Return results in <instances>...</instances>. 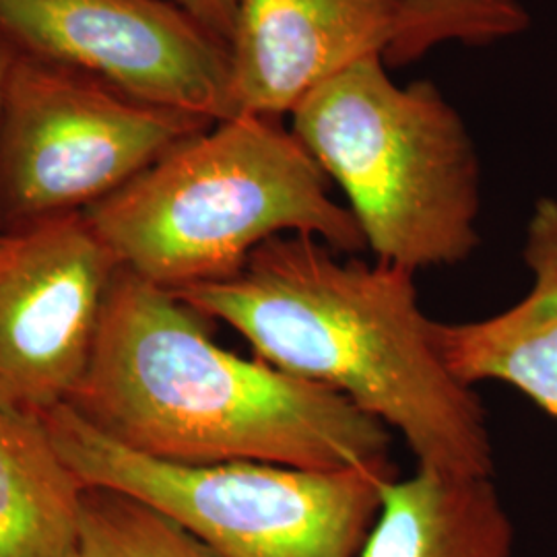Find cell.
<instances>
[{
  "label": "cell",
  "mask_w": 557,
  "mask_h": 557,
  "mask_svg": "<svg viewBox=\"0 0 557 557\" xmlns=\"http://www.w3.org/2000/svg\"><path fill=\"white\" fill-rule=\"evenodd\" d=\"M73 557H221L174 518L108 487L87 485Z\"/></svg>",
  "instance_id": "obj_13"
},
{
  "label": "cell",
  "mask_w": 557,
  "mask_h": 557,
  "mask_svg": "<svg viewBox=\"0 0 557 557\" xmlns=\"http://www.w3.org/2000/svg\"><path fill=\"white\" fill-rule=\"evenodd\" d=\"M168 2L176 4L193 20L199 21L207 32L220 38L225 46L230 44L238 0H168Z\"/></svg>",
  "instance_id": "obj_15"
},
{
  "label": "cell",
  "mask_w": 557,
  "mask_h": 557,
  "mask_svg": "<svg viewBox=\"0 0 557 557\" xmlns=\"http://www.w3.org/2000/svg\"><path fill=\"white\" fill-rule=\"evenodd\" d=\"M292 131L343 190L376 260L418 273L475 252L478 149L432 81L398 85L384 60H363L301 101Z\"/></svg>",
  "instance_id": "obj_4"
},
{
  "label": "cell",
  "mask_w": 557,
  "mask_h": 557,
  "mask_svg": "<svg viewBox=\"0 0 557 557\" xmlns=\"http://www.w3.org/2000/svg\"><path fill=\"white\" fill-rule=\"evenodd\" d=\"M20 54V48L0 29V119H2L4 101H7L9 83H11V77H13V71H15V64H17Z\"/></svg>",
  "instance_id": "obj_16"
},
{
  "label": "cell",
  "mask_w": 557,
  "mask_h": 557,
  "mask_svg": "<svg viewBox=\"0 0 557 557\" xmlns=\"http://www.w3.org/2000/svg\"><path fill=\"white\" fill-rule=\"evenodd\" d=\"M85 490L41 419L0 411V557H73Z\"/></svg>",
  "instance_id": "obj_12"
},
{
  "label": "cell",
  "mask_w": 557,
  "mask_h": 557,
  "mask_svg": "<svg viewBox=\"0 0 557 557\" xmlns=\"http://www.w3.org/2000/svg\"><path fill=\"white\" fill-rule=\"evenodd\" d=\"M23 54L77 69L133 100L232 119L227 46L168 0H0Z\"/></svg>",
  "instance_id": "obj_8"
},
{
  "label": "cell",
  "mask_w": 557,
  "mask_h": 557,
  "mask_svg": "<svg viewBox=\"0 0 557 557\" xmlns=\"http://www.w3.org/2000/svg\"><path fill=\"white\" fill-rule=\"evenodd\" d=\"M213 124L21 52L0 119V220L85 213Z\"/></svg>",
  "instance_id": "obj_6"
},
{
  "label": "cell",
  "mask_w": 557,
  "mask_h": 557,
  "mask_svg": "<svg viewBox=\"0 0 557 557\" xmlns=\"http://www.w3.org/2000/svg\"><path fill=\"white\" fill-rule=\"evenodd\" d=\"M524 262L533 275L517 306L475 322H436V343L467 386L498 380L557 421V199L537 200L527 227Z\"/></svg>",
  "instance_id": "obj_10"
},
{
  "label": "cell",
  "mask_w": 557,
  "mask_h": 557,
  "mask_svg": "<svg viewBox=\"0 0 557 557\" xmlns=\"http://www.w3.org/2000/svg\"><path fill=\"white\" fill-rule=\"evenodd\" d=\"M120 269L163 289L230 277L278 236L366 250L359 223L281 119L239 114L182 140L87 209Z\"/></svg>",
  "instance_id": "obj_3"
},
{
  "label": "cell",
  "mask_w": 557,
  "mask_h": 557,
  "mask_svg": "<svg viewBox=\"0 0 557 557\" xmlns=\"http://www.w3.org/2000/svg\"><path fill=\"white\" fill-rule=\"evenodd\" d=\"M4 239H7V232H0V246L4 244Z\"/></svg>",
  "instance_id": "obj_17"
},
{
  "label": "cell",
  "mask_w": 557,
  "mask_h": 557,
  "mask_svg": "<svg viewBox=\"0 0 557 557\" xmlns=\"http://www.w3.org/2000/svg\"><path fill=\"white\" fill-rule=\"evenodd\" d=\"M174 294L232 326L260 361L398 432L419 467L494 475L487 411L442 358L413 271L343 259L319 238L289 234L264 242L234 275Z\"/></svg>",
  "instance_id": "obj_1"
},
{
  "label": "cell",
  "mask_w": 557,
  "mask_h": 557,
  "mask_svg": "<svg viewBox=\"0 0 557 557\" xmlns=\"http://www.w3.org/2000/svg\"><path fill=\"white\" fill-rule=\"evenodd\" d=\"M531 23L520 0H405L386 66H407L442 44L492 46L515 38Z\"/></svg>",
  "instance_id": "obj_14"
},
{
  "label": "cell",
  "mask_w": 557,
  "mask_h": 557,
  "mask_svg": "<svg viewBox=\"0 0 557 557\" xmlns=\"http://www.w3.org/2000/svg\"><path fill=\"white\" fill-rule=\"evenodd\" d=\"M405 0H238L230 50L234 116L281 119L341 73L386 57Z\"/></svg>",
  "instance_id": "obj_9"
},
{
  "label": "cell",
  "mask_w": 557,
  "mask_h": 557,
  "mask_svg": "<svg viewBox=\"0 0 557 557\" xmlns=\"http://www.w3.org/2000/svg\"><path fill=\"white\" fill-rule=\"evenodd\" d=\"M197 310L119 269L69 407L106 438L178 465L338 471L391 462V430L351 400L218 345Z\"/></svg>",
  "instance_id": "obj_2"
},
{
  "label": "cell",
  "mask_w": 557,
  "mask_h": 557,
  "mask_svg": "<svg viewBox=\"0 0 557 557\" xmlns=\"http://www.w3.org/2000/svg\"><path fill=\"white\" fill-rule=\"evenodd\" d=\"M515 527L494 475L418 467L382 490L361 557H512Z\"/></svg>",
  "instance_id": "obj_11"
},
{
  "label": "cell",
  "mask_w": 557,
  "mask_h": 557,
  "mask_svg": "<svg viewBox=\"0 0 557 557\" xmlns=\"http://www.w3.org/2000/svg\"><path fill=\"white\" fill-rule=\"evenodd\" d=\"M119 269L83 213L7 232L0 246V411L44 421L71 403Z\"/></svg>",
  "instance_id": "obj_7"
},
{
  "label": "cell",
  "mask_w": 557,
  "mask_h": 557,
  "mask_svg": "<svg viewBox=\"0 0 557 557\" xmlns=\"http://www.w3.org/2000/svg\"><path fill=\"white\" fill-rule=\"evenodd\" d=\"M44 423L85 485L158 508L221 557H361L397 475L393 462L338 471L168 462L106 438L69 405Z\"/></svg>",
  "instance_id": "obj_5"
}]
</instances>
